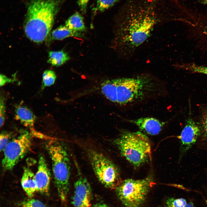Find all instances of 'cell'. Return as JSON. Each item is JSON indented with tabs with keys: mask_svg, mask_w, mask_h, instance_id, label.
I'll list each match as a JSON object with an SVG mask.
<instances>
[{
	"mask_svg": "<svg viewBox=\"0 0 207 207\" xmlns=\"http://www.w3.org/2000/svg\"><path fill=\"white\" fill-rule=\"evenodd\" d=\"M31 144V135L26 131L10 141L3 151V169L6 171L12 170L28 152Z\"/></svg>",
	"mask_w": 207,
	"mask_h": 207,
	"instance_id": "cell-7",
	"label": "cell"
},
{
	"mask_svg": "<svg viewBox=\"0 0 207 207\" xmlns=\"http://www.w3.org/2000/svg\"><path fill=\"white\" fill-rule=\"evenodd\" d=\"M117 103L120 106L140 102L159 92V81L152 76L142 74L131 77L115 78Z\"/></svg>",
	"mask_w": 207,
	"mask_h": 207,
	"instance_id": "cell-2",
	"label": "cell"
},
{
	"mask_svg": "<svg viewBox=\"0 0 207 207\" xmlns=\"http://www.w3.org/2000/svg\"><path fill=\"white\" fill-rule=\"evenodd\" d=\"M11 133L9 132H2L0 135V150L1 152L4 150L9 142V140L11 137Z\"/></svg>",
	"mask_w": 207,
	"mask_h": 207,
	"instance_id": "cell-24",
	"label": "cell"
},
{
	"mask_svg": "<svg viewBox=\"0 0 207 207\" xmlns=\"http://www.w3.org/2000/svg\"><path fill=\"white\" fill-rule=\"evenodd\" d=\"M102 93L110 101L117 103L116 85L115 78L108 79L103 81L101 85Z\"/></svg>",
	"mask_w": 207,
	"mask_h": 207,
	"instance_id": "cell-15",
	"label": "cell"
},
{
	"mask_svg": "<svg viewBox=\"0 0 207 207\" xmlns=\"http://www.w3.org/2000/svg\"><path fill=\"white\" fill-rule=\"evenodd\" d=\"M15 116L16 119L24 126L33 130L35 117L29 108L24 106H18L15 109Z\"/></svg>",
	"mask_w": 207,
	"mask_h": 207,
	"instance_id": "cell-13",
	"label": "cell"
},
{
	"mask_svg": "<svg viewBox=\"0 0 207 207\" xmlns=\"http://www.w3.org/2000/svg\"><path fill=\"white\" fill-rule=\"evenodd\" d=\"M198 122L201 133L195 145L198 148L207 151V104L201 107Z\"/></svg>",
	"mask_w": 207,
	"mask_h": 207,
	"instance_id": "cell-12",
	"label": "cell"
},
{
	"mask_svg": "<svg viewBox=\"0 0 207 207\" xmlns=\"http://www.w3.org/2000/svg\"><path fill=\"white\" fill-rule=\"evenodd\" d=\"M89 0H78V4L81 12L85 14L86 13L88 3Z\"/></svg>",
	"mask_w": 207,
	"mask_h": 207,
	"instance_id": "cell-26",
	"label": "cell"
},
{
	"mask_svg": "<svg viewBox=\"0 0 207 207\" xmlns=\"http://www.w3.org/2000/svg\"><path fill=\"white\" fill-rule=\"evenodd\" d=\"M83 36L81 32L73 30L65 25H61L52 31L49 39L60 40L70 37H82Z\"/></svg>",
	"mask_w": 207,
	"mask_h": 207,
	"instance_id": "cell-16",
	"label": "cell"
},
{
	"mask_svg": "<svg viewBox=\"0 0 207 207\" xmlns=\"http://www.w3.org/2000/svg\"><path fill=\"white\" fill-rule=\"evenodd\" d=\"M129 121L135 124L141 131L152 135L158 134L165 124L155 118L150 117L140 118Z\"/></svg>",
	"mask_w": 207,
	"mask_h": 207,
	"instance_id": "cell-11",
	"label": "cell"
},
{
	"mask_svg": "<svg viewBox=\"0 0 207 207\" xmlns=\"http://www.w3.org/2000/svg\"><path fill=\"white\" fill-rule=\"evenodd\" d=\"M87 153L99 181L107 188L115 189L121 181L116 166L108 157L97 150L89 148Z\"/></svg>",
	"mask_w": 207,
	"mask_h": 207,
	"instance_id": "cell-6",
	"label": "cell"
},
{
	"mask_svg": "<svg viewBox=\"0 0 207 207\" xmlns=\"http://www.w3.org/2000/svg\"><path fill=\"white\" fill-rule=\"evenodd\" d=\"M147 137L140 131H122L114 143L121 155L135 167L148 161L151 157L150 144Z\"/></svg>",
	"mask_w": 207,
	"mask_h": 207,
	"instance_id": "cell-3",
	"label": "cell"
},
{
	"mask_svg": "<svg viewBox=\"0 0 207 207\" xmlns=\"http://www.w3.org/2000/svg\"><path fill=\"white\" fill-rule=\"evenodd\" d=\"M14 80L7 77L6 76L1 74L0 75V85L3 86L6 84L13 82Z\"/></svg>",
	"mask_w": 207,
	"mask_h": 207,
	"instance_id": "cell-27",
	"label": "cell"
},
{
	"mask_svg": "<svg viewBox=\"0 0 207 207\" xmlns=\"http://www.w3.org/2000/svg\"><path fill=\"white\" fill-rule=\"evenodd\" d=\"M64 207H66V206H64Z\"/></svg>",
	"mask_w": 207,
	"mask_h": 207,
	"instance_id": "cell-30",
	"label": "cell"
},
{
	"mask_svg": "<svg viewBox=\"0 0 207 207\" xmlns=\"http://www.w3.org/2000/svg\"><path fill=\"white\" fill-rule=\"evenodd\" d=\"M21 184L23 189L29 197H32L37 191L35 175L28 167L24 168Z\"/></svg>",
	"mask_w": 207,
	"mask_h": 207,
	"instance_id": "cell-14",
	"label": "cell"
},
{
	"mask_svg": "<svg viewBox=\"0 0 207 207\" xmlns=\"http://www.w3.org/2000/svg\"><path fill=\"white\" fill-rule=\"evenodd\" d=\"M62 0H32L28 8L24 25L26 34L37 43L46 39L53 25Z\"/></svg>",
	"mask_w": 207,
	"mask_h": 207,
	"instance_id": "cell-1",
	"label": "cell"
},
{
	"mask_svg": "<svg viewBox=\"0 0 207 207\" xmlns=\"http://www.w3.org/2000/svg\"><path fill=\"white\" fill-rule=\"evenodd\" d=\"M118 0H97L95 7L92 9L94 13L103 12L115 4Z\"/></svg>",
	"mask_w": 207,
	"mask_h": 207,
	"instance_id": "cell-20",
	"label": "cell"
},
{
	"mask_svg": "<svg viewBox=\"0 0 207 207\" xmlns=\"http://www.w3.org/2000/svg\"><path fill=\"white\" fill-rule=\"evenodd\" d=\"M93 207H109L106 203L102 202H97L94 204Z\"/></svg>",
	"mask_w": 207,
	"mask_h": 207,
	"instance_id": "cell-28",
	"label": "cell"
},
{
	"mask_svg": "<svg viewBox=\"0 0 207 207\" xmlns=\"http://www.w3.org/2000/svg\"><path fill=\"white\" fill-rule=\"evenodd\" d=\"M51 174L46 160L42 156L40 157L35 180L37 191L47 195L49 193L51 180Z\"/></svg>",
	"mask_w": 207,
	"mask_h": 207,
	"instance_id": "cell-10",
	"label": "cell"
},
{
	"mask_svg": "<svg viewBox=\"0 0 207 207\" xmlns=\"http://www.w3.org/2000/svg\"><path fill=\"white\" fill-rule=\"evenodd\" d=\"M200 133V128L198 122L191 118L187 119L179 136L180 141L179 162L192 147L196 145Z\"/></svg>",
	"mask_w": 207,
	"mask_h": 207,
	"instance_id": "cell-8",
	"label": "cell"
},
{
	"mask_svg": "<svg viewBox=\"0 0 207 207\" xmlns=\"http://www.w3.org/2000/svg\"><path fill=\"white\" fill-rule=\"evenodd\" d=\"M18 207H47L41 201L35 199H30L24 201Z\"/></svg>",
	"mask_w": 207,
	"mask_h": 207,
	"instance_id": "cell-23",
	"label": "cell"
},
{
	"mask_svg": "<svg viewBox=\"0 0 207 207\" xmlns=\"http://www.w3.org/2000/svg\"><path fill=\"white\" fill-rule=\"evenodd\" d=\"M79 172L74 184L72 203L74 207H91L93 198L91 188L86 177Z\"/></svg>",
	"mask_w": 207,
	"mask_h": 207,
	"instance_id": "cell-9",
	"label": "cell"
},
{
	"mask_svg": "<svg viewBox=\"0 0 207 207\" xmlns=\"http://www.w3.org/2000/svg\"><path fill=\"white\" fill-rule=\"evenodd\" d=\"M5 100L4 97L1 96L0 100V125L2 127L4 124L5 119Z\"/></svg>",
	"mask_w": 207,
	"mask_h": 207,
	"instance_id": "cell-25",
	"label": "cell"
},
{
	"mask_svg": "<svg viewBox=\"0 0 207 207\" xmlns=\"http://www.w3.org/2000/svg\"><path fill=\"white\" fill-rule=\"evenodd\" d=\"M203 3L207 4V0H199Z\"/></svg>",
	"mask_w": 207,
	"mask_h": 207,
	"instance_id": "cell-29",
	"label": "cell"
},
{
	"mask_svg": "<svg viewBox=\"0 0 207 207\" xmlns=\"http://www.w3.org/2000/svg\"><path fill=\"white\" fill-rule=\"evenodd\" d=\"M56 76L55 72L51 70L45 71L42 75V88L50 86L55 83Z\"/></svg>",
	"mask_w": 207,
	"mask_h": 207,
	"instance_id": "cell-22",
	"label": "cell"
},
{
	"mask_svg": "<svg viewBox=\"0 0 207 207\" xmlns=\"http://www.w3.org/2000/svg\"><path fill=\"white\" fill-rule=\"evenodd\" d=\"M70 59L67 53L63 51H50L47 62L53 66H58L63 64Z\"/></svg>",
	"mask_w": 207,
	"mask_h": 207,
	"instance_id": "cell-18",
	"label": "cell"
},
{
	"mask_svg": "<svg viewBox=\"0 0 207 207\" xmlns=\"http://www.w3.org/2000/svg\"><path fill=\"white\" fill-rule=\"evenodd\" d=\"M65 25L69 29L80 32L85 31L86 28L82 16L76 12L66 21Z\"/></svg>",
	"mask_w": 207,
	"mask_h": 207,
	"instance_id": "cell-17",
	"label": "cell"
},
{
	"mask_svg": "<svg viewBox=\"0 0 207 207\" xmlns=\"http://www.w3.org/2000/svg\"><path fill=\"white\" fill-rule=\"evenodd\" d=\"M163 207H195L193 203L183 198H170L164 203Z\"/></svg>",
	"mask_w": 207,
	"mask_h": 207,
	"instance_id": "cell-19",
	"label": "cell"
},
{
	"mask_svg": "<svg viewBox=\"0 0 207 207\" xmlns=\"http://www.w3.org/2000/svg\"><path fill=\"white\" fill-rule=\"evenodd\" d=\"M46 147L51 158L55 183L62 202L66 200L69 190L70 163L64 147L56 140H50Z\"/></svg>",
	"mask_w": 207,
	"mask_h": 207,
	"instance_id": "cell-4",
	"label": "cell"
},
{
	"mask_svg": "<svg viewBox=\"0 0 207 207\" xmlns=\"http://www.w3.org/2000/svg\"><path fill=\"white\" fill-rule=\"evenodd\" d=\"M180 68L193 72L204 74L207 75V66L197 65L192 63L180 64L178 66Z\"/></svg>",
	"mask_w": 207,
	"mask_h": 207,
	"instance_id": "cell-21",
	"label": "cell"
},
{
	"mask_svg": "<svg viewBox=\"0 0 207 207\" xmlns=\"http://www.w3.org/2000/svg\"><path fill=\"white\" fill-rule=\"evenodd\" d=\"M154 182L152 177L121 181L115 188L116 194L124 207H142Z\"/></svg>",
	"mask_w": 207,
	"mask_h": 207,
	"instance_id": "cell-5",
	"label": "cell"
}]
</instances>
